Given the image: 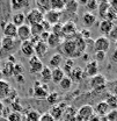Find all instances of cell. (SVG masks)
I'll use <instances>...</instances> for the list:
<instances>
[{
  "mask_svg": "<svg viewBox=\"0 0 117 121\" xmlns=\"http://www.w3.org/2000/svg\"><path fill=\"white\" fill-rule=\"evenodd\" d=\"M108 40L109 41H114V42H116L117 41V25H114V27L111 28V30L109 31V34H108Z\"/></svg>",
  "mask_w": 117,
  "mask_h": 121,
  "instance_id": "obj_45",
  "label": "cell"
},
{
  "mask_svg": "<svg viewBox=\"0 0 117 121\" xmlns=\"http://www.w3.org/2000/svg\"><path fill=\"white\" fill-rule=\"evenodd\" d=\"M20 41L17 39H9V37H2L1 39V52L9 55L12 52H14L17 49V47H20Z\"/></svg>",
  "mask_w": 117,
  "mask_h": 121,
  "instance_id": "obj_3",
  "label": "cell"
},
{
  "mask_svg": "<svg viewBox=\"0 0 117 121\" xmlns=\"http://www.w3.org/2000/svg\"><path fill=\"white\" fill-rule=\"evenodd\" d=\"M71 80H72V83H79V82H81L86 76L84 73V69H81L80 66H74V69L71 71V73L67 76Z\"/></svg>",
  "mask_w": 117,
  "mask_h": 121,
  "instance_id": "obj_21",
  "label": "cell"
},
{
  "mask_svg": "<svg viewBox=\"0 0 117 121\" xmlns=\"http://www.w3.org/2000/svg\"><path fill=\"white\" fill-rule=\"evenodd\" d=\"M43 20H44V14H42L36 8H30L29 12L26 14V25H28V26L41 23Z\"/></svg>",
  "mask_w": 117,
  "mask_h": 121,
  "instance_id": "obj_7",
  "label": "cell"
},
{
  "mask_svg": "<svg viewBox=\"0 0 117 121\" xmlns=\"http://www.w3.org/2000/svg\"><path fill=\"white\" fill-rule=\"evenodd\" d=\"M79 33V35H80V37H82L85 41H87L90 39V30L89 29H86V28H84V29H81L80 31H78Z\"/></svg>",
  "mask_w": 117,
  "mask_h": 121,
  "instance_id": "obj_47",
  "label": "cell"
},
{
  "mask_svg": "<svg viewBox=\"0 0 117 121\" xmlns=\"http://www.w3.org/2000/svg\"><path fill=\"white\" fill-rule=\"evenodd\" d=\"M78 11H79V4L78 1H66L65 4V7H64V11L61 12V15H67L69 17H74L78 14Z\"/></svg>",
  "mask_w": 117,
  "mask_h": 121,
  "instance_id": "obj_10",
  "label": "cell"
},
{
  "mask_svg": "<svg viewBox=\"0 0 117 121\" xmlns=\"http://www.w3.org/2000/svg\"><path fill=\"white\" fill-rule=\"evenodd\" d=\"M110 60H111V62H113V63H116V64H117V49H115V50L111 52Z\"/></svg>",
  "mask_w": 117,
  "mask_h": 121,
  "instance_id": "obj_51",
  "label": "cell"
},
{
  "mask_svg": "<svg viewBox=\"0 0 117 121\" xmlns=\"http://www.w3.org/2000/svg\"><path fill=\"white\" fill-rule=\"evenodd\" d=\"M105 118L108 121H117V109H111Z\"/></svg>",
  "mask_w": 117,
  "mask_h": 121,
  "instance_id": "obj_48",
  "label": "cell"
},
{
  "mask_svg": "<svg viewBox=\"0 0 117 121\" xmlns=\"http://www.w3.org/2000/svg\"><path fill=\"white\" fill-rule=\"evenodd\" d=\"M61 42H63V39H60L59 36L52 34V33H50V35H49V37L46 40V44L50 48H59Z\"/></svg>",
  "mask_w": 117,
  "mask_h": 121,
  "instance_id": "obj_30",
  "label": "cell"
},
{
  "mask_svg": "<svg viewBox=\"0 0 117 121\" xmlns=\"http://www.w3.org/2000/svg\"><path fill=\"white\" fill-rule=\"evenodd\" d=\"M94 107L90 104H85L79 109H77V121H89V119L94 115Z\"/></svg>",
  "mask_w": 117,
  "mask_h": 121,
  "instance_id": "obj_5",
  "label": "cell"
},
{
  "mask_svg": "<svg viewBox=\"0 0 117 121\" xmlns=\"http://www.w3.org/2000/svg\"><path fill=\"white\" fill-rule=\"evenodd\" d=\"M30 27V31H31V36L32 37H40V35L44 31L43 27L41 23H37V25H32V26H29Z\"/></svg>",
  "mask_w": 117,
  "mask_h": 121,
  "instance_id": "obj_37",
  "label": "cell"
},
{
  "mask_svg": "<svg viewBox=\"0 0 117 121\" xmlns=\"http://www.w3.org/2000/svg\"><path fill=\"white\" fill-rule=\"evenodd\" d=\"M7 121H22V115L17 111H12L7 115Z\"/></svg>",
  "mask_w": 117,
  "mask_h": 121,
  "instance_id": "obj_41",
  "label": "cell"
},
{
  "mask_svg": "<svg viewBox=\"0 0 117 121\" xmlns=\"http://www.w3.org/2000/svg\"><path fill=\"white\" fill-rule=\"evenodd\" d=\"M61 26H63V23H61V22H59V23H56V25L51 26V31H50V33H52V34H55V35L59 36L60 39H63V31H61Z\"/></svg>",
  "mask_w": 117,
  "mask_h": 121,
  "instance_id": "obj_42",
  "label": "cell"
},
{
  "mask_svg": "<svg viewBox=\"0 0 117 121\" xmlns=\"http://www.w3.org/2000/svg\"><path fill=\"white\" fill-rule=\"evenodd\" d=\"M11 17H12L11 1H0V27L2 28L6 23H8Z\"/></svg>",
  "mask_w": 117,
  "mask_h": 121,
  "instance_id": "obj_4",
  "label": "cell"
},
{
  "mask_svg": "<svg viewBox=\"0 0 117 121\" xmlns=\"http://www.w3.org/2000/svg\"><path fill=\"white\" fill-rule=\"evenodd\" d=\"M11 22L14 25L15 27H20L22 25H26V13H23V12H16L14 14H12Z\"/></svg>",
  "mask_w": 117,
  "mask_h": 121,
  "instance_id": "obj_23",
  "label": "cell"
},
{
  "mask_svg": "<svg viewBox=\"0 0 117 121\" xmlns=\"http://www.w3.org/2000/svg\"><path fill=\"white\" fill-rule=\"evenodd\" d=\"M72 80L67 77V76H65L63 79H61V82L59 83V87H60V90L64 91V92H67V91L71 90V87H72Z\"/></svg>",
  "mask_w": 117,
  "mask_h": 121,
  "instance_id": "obj_36",
  "label": "cell"
},
{
  "mask_svg": "<svg viewBox=\"0 0 117 121\" xmlns=\"http://www.w3.org/2000/svg\"><path fill=\"white\" fill-rule=\"evenodd\" d=\"M107 89L109 90L110 94L115 95V97L117 98V80L108 82V83H107Z\"/></svg>",
  "mask_w": 117,
  "mask_h": 121,
  "instance_id": "obj_43",
  "label": "cell"
},
{
  "mask_svg": "<svg viewBox=\"0 0 117 121\" xmlns=\"http://www.w3.org/2000/svg\"><path fill=\"white\" fill-rule=\"evenodd\" d=\"M61 20V12H56L50 9L44 14V21H46L50 26H53L56 23H59Z\"/></svg>",
  "mask_w": 117,
  "mask_h": 121,
  "instance_id": "obj_13",
  "label": "cell"
},
{
  "mask_svg": "<svg viewBox=\"0 0 117 121\" xmlns=\"http://www.w3.org/2000/svg\"><path fill=\"white\" fill-rule=\"evenodd\" d=\"M63 40H71L78 34V28L74 21H66L61 26Z\"/></svg>",
  "mask_w": 117,
  "mask_h": 121,
  "instance_id": "obj_6",
  "label": "cell"
},
{
  "mask_svg": "<svg viewBox=\"0 0 117 121\" xmlns=\"http://www.w3.org/2000/svg\"><path fill=\"white\" fill-rule=\"evenodd\" d=\"M30 6V2L28 0H12L11 1V7L12 11L21 12V9H24Z\"/></svg>",
  "mask_w": 117,
  "mask_h": 121,
  "instance_id": "obj_27",
  "label": "cell"
},
{
  "mask_svg": "<svg viewBox=\"0 0 117 121\" xmlns=\"http://www.w3.org/2000/svg\"><path fill=\"white\" fill-rule=\"evenodd\" d=\"M40 121H55V120H53V118H52L49 113H44V114L41 115Z\"/></svg>",
  "mask_w": 117,
  "mask_h": 121,
  "instance_id": "obj_49",
  "label": "cell"
},
{
  "mask_svg": "<svg viewBox=\"0 0 117 121\" xmlns=\"http://www.w3.org/2000/svg\"><path fill=\"white\" fill-rule=\"evenodd\" d=\"M43 68L44 64L42 63V60L37 58L36 56H32L29 58V71L31 75H40Z\"/></svg>",
  "mask_w": 117,
  "mask_h": 121,
  "instance_id": "obj_12",
  "label": "cell"
},
{
  "mask_svg": "<svg viewBox=\"0 0 117 121\" xmlns=\"http://www.w3.org/2000/svg\"><path fill=\"white\" fill-rule=\"evenodd\" d=\"M2 36L4 37H9V39H16V34H17V27H15L14 25L9 21L8 23H6L2 28Z\"/></svg>",
  "mask_w": 117,
  "mask_h": 121,
  "instance_id": "obj_18",
  "label": "cell"
},
{
  "mask_svg": "<svg viewBox=\"0 0 117 121\" xmlns=\"http://www.w3.org/2000/svg\"><path fill=\"white\" fill-rule=\"evenodd\" d=\"M31 37V31H30V27L28 25H22L20 27H17V34H16V39L20 42L23 41H28Z\"/></svg>",
  "mask_w": 117,
  "mask_h": 121,
  "instance_id": "obj_14",
  "label": "cell"
},
{
  "mask_svg": "<svg viewBox=\"0 0 117 121\" xmlns=\"http://www.w3.org/2000/svg\"><path fill=\"white\" fill-rule=\"evenodd\" d=\"M74 66H75V63H74V60H71V58H67V60L64 62V65H63V68H61V70H63V72L65 73V75H70L71 73V71L74 69Z\"/></svg>",
  "mask_w": 117,
  "mask_h": 121,
  "instance_id": "obj_34",
  "label": "cell"
},
{
  "mask_svg": "<svg viewBox=\"0 0 117 121\" xmlns=\"http://www.w3.org/2000/svg\"><path fill=\"white\" fill-rule=\"evenodd\" d=\"M46 100H48V103L50 104V105L55 106L59 104V100H60V95H59L58 92H51V93H49V95L46 97Z\"/></svg>",
  "mask_w": 117,
  "mask_h": 121,
  "instance_id": "obj_38",
  "label": "cell"
},
{
  "mask_svg": "<svg viewBox=\"0 0 117 121\" xmlns=\"http://www.w3.org/2000/svg\"><path fill=\"white\" fill-rule=\"evenodd\" d=\"M84 73L85 76H87L89 78L94 77L99 73V63H96L95 60H89L88 63H86V66L84 69Z\"/></svg>",
  "mask_w": 117,
  "mask_h": 121,
  "instance_id": "obj_16",
  "label": "cell"
},
{
  "mask_svg": "<svg viewBox=\"0 0 117 121\" xmlns=\"http://www.w3.org/2000/svg\"><path fill=\"white\" fill-rule=\"evenodd\" d=\"M103 101L109 106L110 109H116L117 108V98L115 95L110 94V93H108V94L105 95V98H104Z\"/></svg>",
  "mask_w": 117,
  "mask_h": 121,
  "instance_id": "obj_35",
  "label": "cell"
},
{
  "mask_svg": "<svg viewBox=\"0 0 117 121\" xmlns=\"http://www.w3.org/2000/svg\"><path fill=\"white\" fill-rule=\"evenodd\" d=\"M81 21H82V25H84V27L86 28V29H89L90 27H93L94 25H95V22H96V16L94 13H84L82 15V19H81Z\"/></svg>",
  "mask_w": 117,
  "mask_h": 121,
  "instance_id": "obj_22",
  "label": "cell"
},
{
  "mask_svg": "<svg viewBox=\"0 0 117 121\" xmlns=\"http://www.w3.org/2000/svg\"><path fill=\"white\" fill-rule=\"evenodd\" d=\"M113 27H114V22L108 21V20H101L100 21V25H99V30L102 34V36L107 37L108 34H109V31L111 30Z\"/></svg>",
  "mask_w": 117,
  "mask_h": 121,
  "instance_id": "obj_25",
  "label": "cell"
},
{
  "mask_svg": "<svg viewBox=\"0 0 117 121\" xmlns=\"http://www.w3.org/2000/svg\"><path fill=\"white\" fill-rule=\"evenodd\" d=\"M20 51L26 56V57H32V56H35V54H34V43L28 40V41H23V42H21L20 43Z\"/></svg>",
  "mask_w": 117,
  "mask_h": 121,
  "instance_id": "obj_17",
  "label": "cell"
},
{
  "mask_svg": "<svg viewBox=\"0 0 117 121\" xmlns=\"http://www.w3.org/2000/svg\"><path fill=\"white\" fill-rule=\"evenodd\" d=\"M109 8H110V5H109V2H108V1H102V2H99L97 12H99V16H100L102 20H104V19H105V15H107V13H108Z\"/></svg>",
  "mask_w": 117,
  "mask_h": 121,
  "instance_id": "obj_31",
  "label": "cell"
},
{
  "mask_svg": "<svg viewBox=\"0 0 117 121\" xmlns=\"http://www.w3.org/2000/svg\"><path fill=\"white\" fill-rule=\"evenodd\" d=\"M40 78H41V82L43 84H46V83L51 82V69L44 65L42 71L40 72Z\"/></svg>",
  "mask_w": 117,
  "mask_h": 121,
  "instance_id": "obj_33",
  "label": "cell"
},
{
  "mask_svg": "<svg viewBox=\"0 0 117 121\" xmlns=\"http://www.w3.org/2000/svg\"><path fill=\"white\" fill-rule=\"evenodd\" d=\"M49 50V47L45 42H42V41H37L35 44H34V54L37 58H43L44 56L46 55Z\"/></svg>",
  "mask_w": 117,
  "mask_h": 121,
  "instance_id": "obj_15",
  "label": "cell"
},
{
  "mask_svg": "<svg viewBox=\"0 0 117 121\" xmlns=\"http://www.w3.org/2000/svg\"><path fill=\"white\" fill-rule=\"evenodd\" d=\"M61 64H63V56L59 52H57V54H53L51 56V58L49 60V66L48 68H50L51 70L58 69V68H60Z\"/></svg>",
  "mask_w": 117,
  "mask_h": 121,
  "instance_id": "obj_26",
  "label": "cell"
},
{
  "mask_svg": "<svg viewBox=\"0 0 117 121\" xmlns=\"http://www.w3.org/2000/svg\"><path fill=\"white\" fill-rule=\"evenodd\" d=\"M2 37H4V36H2V30H1V27H0V41H1Z\"/></svg>",
  "mask_w": 117,
  "mask_h": 121,
  "instance_id": "obj_55",
  "label": "cell"
},
{
  "mask_svg": "<svg viewBox=\"0 0 117 121\" xmlns=\"http://www.w3.org/2000/svg\"><path fill=\"white\" fill-rule=\"evenodd\" d=\"M35 8L38 9L42 14H45L46 12H49L50 8V0H36L35 1Z\"/></svg>",
  "mask_w": 117,
  "mask_h": 121,
  "instance_id": "obj_29",
  "label": "cell"
},
{
  "mask_svg": "<svg viewBox=\"0 0 117 121\" xmlns=\"http://www.w3.org/2000/svg\"><path fill=\"white\" fill-rule=\"evenodd\" d=\"M77 109L74 108L73 106H67L64 111L63 114V120L64 121H77Z\"/></svg>",
  "mask_w": 117,
  "mask_h": 121,
  "instance_id": "obj_24",
  "label": "cell"
},
{
  "mask_svg": "<svg viewBox=\"0 0 117 121\" xmlns=\"http://www.w3.org/2000/svg\"><path fill=\"white\" fill-rule=\"evenodd\" d=\"M116 109H117V108H116Z\"/></svg>",
  "mask_w": 117,
  "mask_h": 121,
  "instance_id": "obj_59",
  "label": "cell"
},
{
  "mask_svg": "<svg viewBox=\"0 0 117 121\" xmlns=\"http://www.w3.org/2000/svg\"><path fill=\"white\" fill-rule=\"evenodd\" d=\"M107 83L108 80L102 73H97L96 76L89 78V86L95 92H103L107 90Z\"/></svg>",
  "mask_w": 117,
  "mask_h": 121,
  "instance_id": "obj_2",
  "label": "cell"
},
{
  "mask_svg": "<svg viewBox=\"0 0 117 121\" xmlns=\"http://www.w3.org/2000/svg\"><path fill=\"white\" fill-rule=\"evenodd\" d=\"M89 121H101V118H100V117H97L96 114H94V115L89 119Z\"/></svg>",
  "mask_w": 117,
  "mask_h": 121,
  "instance_id": "obj_54",
  "label": "cell"
},
{
  "mask_svg": "<svg viewBox=\"0 0 117 121\" xmlns=\"http://www.w3.org/2000/svg\"><path fill=\"white\" fill-rule=\"evenodd\" d=\"M105 58H107V54L102 52V51H96L94 55V60L96 63H102V62H104Z\"/></svg>",
  "mask_w": 117,
  "mask_h": 121,
  "instance_id": "obj_46",
  "label": "cell"
},
{
  "mask_svg": "<svg viewBox=\"0 0 117 121\" xmlns=\"http://www.w3.org/2000/svg\"><path fill=\"white\" fill-rule=\"evenodd\" d=\"M64 77H65V73L63 72L61 68H58V69H52V70H51V82H52L53 84L58 85Z\"/></svg>",
  "mask_w": 117,
  "mask_h": 121,
  "instance_id": "obj_28",
  "label": "cell"
},
{
  "mask_svg": "<svg viewBox=\"0 0 117 121\" xmlns=\"http://www.w3.org/2000/svg\"><path fill=\"white\" fill-rule=\"evenodd\" d=\"M2 76H4V75H2V71L0 70V79H2Z\"/></svg>",
  "mask_w": 117,
  "mask_h": 121,
  "instance_id": "obj_56",
  "label": "cell"
},
{
  "mask_svg": "<svg viewBox=\"0 0 117 121\" xmlns=\"http://www.w3.org/2000/svg\"><path fill=\"white\" fill-rule=\"evenodd\" d=\"M86 9H87L88 13H93L95 11H97V7H99V2L96 0H87L86 5H85Z\"/></svg>",
  "mask_w": 117,
  "mask_h": 121,
  "instance_id": "obj_40",
  "label": "cell"
},
{
  "mask_svg": "<svg viewBox=\"0 0 117 121\" xmlns=\"http://www.w3.org/2000/svg\"><path fill=\"white\" fill-rule=\"evenodd\" d=\"M93 107H94V113H95L97 117H100V118H104V117H107V114L111 111V109L109 108V106L107 105L103 100L99 101L96 105L93 106Z\"/></svg>",
  "mask_w": 117,
  "mask_h": 121,
  "instance_id": "obj_19",
  "label": "cell"
},
{
  "mask_svg": "<svg viewBox=\"0 0 117 121\" xmlns=\"http://www.w3.org/2000/svg\"><path fill=\"white\" fill-rule=\"evenodd\" d=\"M49 35H50V31H43V33L40 35L38 40H40V41H42V42H45V43H46V40H48Z\"/></svg>",
  "mask_w": 117,
  "mask_h": 121,
  "instance_id": "obj_50",
  "label": "cell"
},
{
  "mask_svg": "<svg viewBox=\"0 0 117 121\" xmlns=\"http://www.w3.org/2000/svg\"><path fill=\"white\" fill-rule=\"evenodd\" d=\"M87 42L80 37L79 33L71 40H63L61 44L59 45V54L61 56H66L67 58H77L81 57L84 52H86Z\"/></svg>",
  "mask_w": 117,
  "mask_h": 121,
  "instance_id": "obj_1",
  "label": "cell"
},
{
  "mask_svg": "<svg viewBox=\"0 0 117 121\" xmlns=\"http://www.w3.org/2000/svg\"><path fill=\"white\" fill-rule=\"evenodd\" d=\"M65 0H50V8L56 12H63L65 7Z\"/></svg>",
  "mask_w": 117,
  "mask_h": 121,
  "instance_id": "obj_32",
  "label": "cell"
},
{
  "mask_svg": "<svg viewBox=\"0 0 117 121\" xmlns=\"http://www.w3.org/2000/svg\"><path fill=\"white\" fill-rule=\"evenodd\" d=\"M49 87L46 84H43L38 80H36L32 86V95L37 99H46V97L49 95Z\"/></svg>",
  "mask_w": 117,
  "mask_h": 121,
  "instance_id": "obj_8",
  "label": "cell"
},
{
  "mask_svg": "<svg viewBox=\"0 0 117 121\" xmlns=\"http://www.w3.org/2000/svg\"><path fill=\"white\" fill-rule=\"evenodd\" d=\"M101 121H108V120H107V118L104 117V118H101Z\"/></svg>",
  "mask_w": 117,
  "mask_h": 121,
  "instance_id": "obj_57",
  "label": "cell"
},
{
  "mask_svg": "<svg viewBox=\"0 0 117 121\" xmlns=\"http://www.w3.org/2000/svg\"><path fill=\"white\" fill-rule=\"evenodd\" d=\"M81 57H82V60H86V62H89V55H88L87 52H84V54H82V55H81Z\"/></svg>",
  "mask_w": 117,
  "mask_h": 121,
  "instance_id": "obj_53",
  "label": "cell"
},
{
  "mask_svg": "<svg viewBox=\"0 0 117 121\" xmlns=\"http://www.w3.org/2000/svg\"><path fill=\"white\" fill-rule=\"evenodd\" d=\"M41 114L35 111V109H30L26 113V121H40Z\"/></svg>",
  "mask_w": 117,
  "mask_h": 121,
  "instance_id": "obj_39",
  "label": "cell"
},
{
  "mask_svg": "<svg viewBox=\"0 0 117 121\" xmlns=\"http://www.w3.org/2000/svg\"><path fill=\"white\" fill-rule=\"evenodd\" d=\"M5 104L2 103V101H0V118L4 115V112H5Z\"/></svg>",
  "mask_w": 117,
  "mask_h": 121,
  "instance_id": "obj_52",
  "label": "cell"
},
{
  "mask_svg": "<svg viewBox=\"0 0 117 121\" xmlns=\"http://www.w3.org/2000/svg\"><path fill=\"white\" fill-rule=\"evenodd\" d=\"M11 92H12L11 84L7 80L0 79V101L6 100L8 98V95L11 94Z\"/></svg>",
  "mask_w": 117,
  "mask_h": 121,
  "instance_id": "obj_20",
  "label": "cell"
},
{
  "mask_svg": "<svg viewBox=\"0 0 117 121\" xmlns=\"http://www.w3.org/2000/svg\"><path fill=\"white\" fill-rule=\"evenodd\" d=\"M115 49H117V41L115 42Z\"/></svg>",
  "mask_w": 117,
  "mask_h": 121,
  "instance_id": "obj_58",
  "label": "cell"
},
{
  "mask_svg": "<svg viewBox=\"0 0 117 121\" xmlns=\"http://www.w3.org/2000/svg\"><path fill=\"white\" fill-rule=\"evenodd\" d=\"M13 69H14V64L7 60V63H6L5 68H4V69L1 70V71H2V75H6V76H13Z\"/></svg>",
  "mask_w": 117,
  "mask_h": 121,
  "instance_id": "obj_44",
  "label": "cell"
},
{
  "mask_svg": "<svg viewBox=\"0 0 117 121\" xmlns=\"http://www.w3.org/2000/svg\"><path fill=\"white\" fill-rule=\"evenodd\" d=\"M66 107H67V105H66L65 103H59V104H57V105L52 106L48 113L53 118V120L55 121L60 120V119L63 118V114H64V111H65Z\"/></svg>",
  "mask_w": 117,
  "mask_h": 121,
  "instance_id": "obj_11",
  "label": "cell"
},
{
  "mask_svg": "<svg viewBox=\"0 0 117 121\" xmlns=\"http://www.w3.org/2000/svg\"><path fill=\"white\" fill-rule=\"evenodd\" d=\"M93 45H94V51L95 52L96 51H102V52L107 54V51H109V49H110V41L108 40V37L101 35V36H99L94 40Z\"/></svg>",
  "mask_w": 117,
  "mask_h": 121,
  "instance_id": "obj_9",
  "label": "cell"
}]
</instances>
